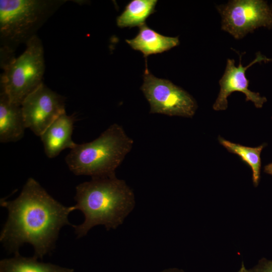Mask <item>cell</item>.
I'll return each instance as SVG.
<instances>
[{"mask_svg": "<svg viewBox=\"0 0 272 272\" xmlns=\"http://www.w3.org/2000/svg\"><path fill=\"white\" fill-rule=\"evenodd\" d=\"M8 217L0 234L5 248L15 254L25 243L33 246L34 257L42 259L54 249L60 229L75 206L66 207L53 198L34 178H29L14 200L1 201Z\"/></svg>", "mask_w": 272, "mask_h": 272, "instance_id": "1", "label": "cell"}, {"mask_svg": "<svg viewBox=\"0 0 272 272\" xmlns=\"http://www.w3.org/2000/svg\"><path fill=\"white\" fill-rule=\"evenodd\" d=\"M75 210H80L85 220L73 225L77 238L86 235L97 225L107 230L115 229L123 222L135 206L132 190L124 180L113 177L94 178L76 188Z\"/></svg>", "mask_w": 272, "mask_h": 272, "instance_id": "2", "label": "cell"}, {"mask_svg": "<svg viewBox=\"0 0 272 272\" xmlns=\"http://www.w3.org/2000/svg\"><path fill=\"white\" fill-rule=\"evenodd\" d=\"M66 0H1V66L12 60L20 45L37 31Z\"/></svg>", "mask_w": 272, "mask_h": 272, "instance_id": "3", "label": "cell"}, {"mask_svg": "<svg viewBox=\"0 0 272 272\" xmlns=\"http://www.w3.org/2000/svg\"><path fill=\"white\" fill-rule=\"evenodd\" d=\"M133 144V140L123 127L113 123L94 141L76 144L65 160L70 170L76 175L92 178L113 177Z\"/></svg>", "mask_w": 272, "mask_h": 272, "instance_id": "4", "label": "cell"}, {"mask_svg": "<svg viewBox=\"0 0 272 272\" xmlns=\"http://www.w3.org/2000/svg\"><path fill=\"white\" fill-rule=\"evenodd\" d=\"M24 51L1 67V92L9 101L21 106L26 98L42 83L45 71L44 49L37 35L26 44Z\"/></svg>", "mask_w": 272, "mask_h": 272, "instance_id": "5", "label": "cell"}, {"mask_svg": "<svg viewBox=\"0 0 272 272\" xmlns=\"http://www.w3.org/2000/svg\"><path fill=\"white\" fill-rule=\"evenodd\" d=\"M141 87L150 105L151 113L192 117L197 108L193 97L168 80L158 78L151 74L146 61Z\"/></svg>", "mask_w": 272, "mask_h": 272, "instance_id": "6", "label": "cell"}, {"mask_svg": "<svg viewBox=\"0 0 272 272\" xmlns=\"http://www.w3.org/2000/svg\"><path fill=\"white\" fill-rule=\"evenodd\" d=\"M221 29L234 38H243L260 27L272 28V8L263 0H234L217 7Z\"/></svg>", "mask_w": 272, "mask_h": 272, "instance_id": "7", "label": "cell"}, {"mask_svg": "<svg viewBox=\"0 0 272 272\" xmlns=\"http://www.w3.org/2000/svg\"><path fill=\"white\" fill-rule=\"evenodd\" d=\"M26 128L40 137L61 114L65 112V99L42 83L21 104Z\"/></svg>", "mask_w": 272, "mask_h": 272, "instance_id": "8", "label": "cell"}, {"mask_svg": "<svg viewBox=\"0 0 272 272\" xmlns=\"http://www.w3.org/2000/svg\"><path fill=\"white\" fill-rule=\"evenodd\" d=\"M240 57L239 65L236 66L233 59L228 58L225 72L219 81L220 92L213 108L216 111L226 110L228 107L227 98L234 92H240L246 96V101L253 103L256 108H261L266 102V98L261 96L259 93L252 92L248 89L249 80L246 77L247 69L257 62L269 61L272 59L267 58L258 52L256 58L248 65L243 66Z\"/></svg>", "mask_w": 272, "mask_h": 272, "instance_id": "9", "label": "cell"}, {"mask_svg": "<svg viewBox=\"0 0 272 272\" xmlns=\"http://www.w3.org/2000/svg\"><path fill=\"white\" fill-rule=\"evenodd\" d=\"M75 116L64 112L58 116L40 135L46 155L50 158L56 157L65 149H73L76 143L72 135Z\"/></svg>", "mask_w": 272, "mask_h": 272, "instance_id": "10", "label": "cell"}, {"mask_svg": "<svg viewBox=\"0 0 272 272\" xmlns=\"http://www.w3.org/2000/svg\"><path fill=\"white\" fill-rule=\"evenodd\" d=\"M26 128L21 106L11 103L0 94V142H14L21 139Z\"/></svg>", "mask_w": 272, "mask_h": 272, "instance_id": "11", "label": "cell"}, {"mask_svg": "<svg viewBox=\"0 0 272 272\" xmlns=\"http://www.w3.org/2000/svg\"><path fill=\"white\" fill-rule=\"evenodd\" d=\"M134 50L141 51L145 58L152 54L167 51L179 44L178 37L166 36L145 24L139 27L135 37L126 39Z\"/></svg>", "mask_w": 272, "mask_h": 272, "instance_id": "12", "label": "cell"}, {"mask_svg": "<svg viewBox=\"0 0 272 272\" xmlns=\"http://www.w3.org/2000/svg\"><path fill=\"white\" fill-rule=\"evenodd\" d=\"M73 268L62 267L50 263L39 262L34 257L21 256L5 258L0 261V272H74Z\"/></svg>", "mask_w": 272, "mask_h": 272, "instance_id": "13", "label": "cell"}, {"mask_svg": "<svg viewBox=\"0 0 272 272\" xmlns=\"http://www.w3.org/2000/svg\"><path fill=\"white\" fill-rule=\"evenodd\" d=\"M157 0H132L116 18V24L120 28L138 26L146 24V19L155 12Z\"/></svg>", "mask_w": 272, "mask_h": 272, "instance_id": "14", "label": "cell"}, {"mask_svg": "<svg viewBox=\"0 0 272 272\" xmlns=\"http://www.w3.org/2000/svg\"><path fill=\"white\" fill-rule=\"evenodd\" d=\"M219 142L229 152L237 155L241 159L250 167L252 171V181L255 186L258 185L261 168V151L265 144L257 147H249L232 143L219 137Z\"/></svg>", "mask_w": 272, "mask_h": 272, "instance_id": "15", "label": "cell"}, {"mask_svg": "<svg viewBox=\"0 0 272 272\" xmlns=\"http://www.w3.org/2000/svg\"><path fill=\"white\" fill-rule=\"evenodd\" d=\"M238 272H272V260L265 258L261 259L253 268L247 269L242 263L241 267Z\"/></svg>", "mask_w": 272, "mask_h": 272, "instance_id": "16", "label": "cell"}, {"mask_svg": "<svg viewBox=\"0 0 272 272\" xmlns=\"http://www.w3.org/2000/svg\"><path fill=\"white\" fill-rule=\"evenodd\" d=\"M264 172L272 175V163L264 166Z\"/></svg>", "mask_w": 272, "mask_h": 272, "instance_id": "17", "label": "cell"}, {"mask_svg": "<svg viewBox=\"0 0 272 272\" xmlns=\"http://www.w3.org/2000/svg\"><path fill=\"white\" fill-rule=\"evenodd\" d=\"M160 272H184L182 270L177 268H170L163 270Z\"/></svg>", "mask_w": 272, "mask_h": 272, "instance_id": "18", "label": "cell"}]
</instances>
